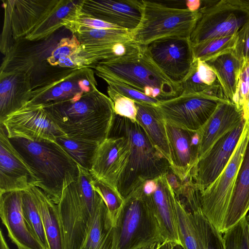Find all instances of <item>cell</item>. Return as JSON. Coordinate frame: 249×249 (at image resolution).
Instances as JSON below:
<instances>
[{
    "label": "cell",
    "instance_id": "6da1fadb",
    "mask_svg": "<svg viewBox=\"0 0 249 249\" xmlns=\"http://www.w3.org/2000/svg\"><path fill=\"white\" fill-rule=\"evenodd\" d=\"M43 106L66 136L99 144L109 137L116 115L112 100L97 89L75 101Z\"/></svg>",
    "mask_w": 249,
    "mask_h": 249
},
{
    "label": "cell",
    "instance_id": "7a4b0ae2",
    "mask_svg": "<svg viewBox=\"0 0 249 249\" xmlns=\"http://www.w3.org/2000/svg\"><path fill=\"white\" fill-rule=\"evenodd\" d=\"M9 139L36 175L35 186L57 204L64 189L77 180L78 164L56 141Z\"/></svg>",
    "mask_w": 249,
    "mask_h": 249
},
{
    "label": "cell",
    "instance_id": "3957f363",
    "mask_svg": "<svg viewBox=\"0 0 249 249\" xmlns=\"http://www.w3.org/2000/svg\"><path fill=\"white\" fill-rule=\"evenodd\" d=\"M117 136L125 137L129 146L127 162L117 184L125 198L145 180L166 174L170 164L137 122L116 115L109 137Z\"/></svg>",
    "mask_w": 249,
    "mask_h": 249
},
{
    "label": "cell",
    "instance_id": "277c9868",
    "mask_svg": "<svg viewBox=\"0 0 249 249\" xmlns=\"http://www.w3.org/2000/svg\"><path fill=\"white\" fill-rule=\"evenodd\" d=\"M78 167L77 180L64 189L57 204L64 249H80L97 209L104 201L92 185L90 171L79 165Z\"/></svg>",
    "mask_w": 249,
    "mask_h": 249
},
{
    "label": "cell",
    "instance_id": "5b68a950",
    "mask_svg": "<svg viewBox=\"0 0 249 249\" xmlns=\"http://www.w3.org/2000/svg\"><path fill=\"white\" fill-rule=\"evenodd\" d=\"M95 65L134 89L161 101L182 93L180 84L171 80L158 67L145 46L133 53Z\"/></svg>",
    "mask_w": 249,
    "mask_h": 249
},
{
    "label": "cell",
    "instance_id": "8992f818",
    "mask_svg": "<svg viewBox=\"0 0 249 249\" xmlns=\"http://www.w3.org/2000/svg\"><path fill=\"white\" fill-rule=\"evenodd\" d=\"M116 249H137L164 242L154 211L141 184L124 199L116 221Z\"/></svg>",
    "mask_w": 249,
    "mask_h": 249
},
{
    "label": "cell",
    "instance_id": "52a82bcc",
    "mask_svg": "<svg viewBox=\"0 0 249 249\" xmlns=\"http://www.w3.org/2000/svg\"><path fill=\"white\" fill-rule=\"evenodd\" d=\"M142 2L141 20L130 35L141 46L168 37H190L199 17V11L153 1L142 0Z\"/></svg>",
    "mask_w": 249,
    "mask_h": 249
},
{
    "label": "cell",
    "instance_id": "ba28073f",
    "mask_svg": "<svg viewBox=\"0 0 249 249\" xmlns=\"http://www.w3.org/2000/svg\"><path fill=\"white\" fill-rule=\"evenodd\" d=\"M190 39L193 44L236 34L249 22V0H203Z\"/></svg>",
    "mask_w": 249,
    "mask_h": 249
},
{
    "label": "cell",
    "instance_id": "9c48e42d",
    "mask_svg": "<svg viewBox=\"0 0 249 249\" xmlns=\"http://www.w3.org/2000/svg\"><path fill=\"white\" fill-rule=\"evenodd\" d=\"M220 91L181 94L162 101L157 106L166 123L183 129L197 131L212 115L219 103L228 101Z\"/></svg>",
    "mask_w": 249,
    "mask_h": 249
},
{
    "label": "cell",
    "instance_id": "30bf717a",
    "mask_svg": "<svg viewBox=\"0 0 249 249\" xmlns=\"http://www.w3.org/2000/svg\"><path fill=\"white\" fill-rule=\"evenodd\" d=\"M249 135V124L246 122L242 134L227 166L217 178L201 192L202 213L219 233Z\"/></svg>",
    "mask_w": 249,
    "mask_h": 249
},
{
    "label": "cell",
    "instance_id": "8fae6325",
    "mask_svg": "<svg viewBox=\"0 0 249 249\" xmlns=\"http://www.w3.org/2000/svg\"><path fill=\"white\" fill-rule=\"evenodd\" d=\"M145 46L158 67L171 80L180 84L194 62L190 37H168L156 40Z\"/></svg>",
    "mask_w": 249,
    "mask_h": 249
},
{
    "label": "cell",
    "instance_id": "7c38bea8",
    "mask_svg": "<svg viewBox=\"0 0 249 249\" xmlns=\"http://www.w3.org/2000/svg\"><path fill=\"white\" fill-rule=\"evenodd\" d=\"M0 124L9 138L56 141L57 138L66 136L42 105H26L7 116Z\"/></svg>",
    "mask_w": 249,
    "mask_h": 249
},
{
    "label": "cell",
    "instance_id": "4fadbf2b",
    "mask_svg": "<svg viewBox=\"0 0 249 249\" xmlns=\"http://www.w3.org/2000/svg\"><path fill=\"white\" fill-rule=\"evenodd\" d=\"M246 122L219 139L193 167L191 176L202 192L219 176L230 160L244 131Z\"/></svg>",
    "mask_w": 249,
    "mask_h": 249
},
{
    "label": "cell",
    "instance_id": "5bb4252c",
    "mask_svg": "<svg viewBox=\"0 0 249 249\" xmlns=\"http://www.w3.org/2000/svg\"><path fill=\"white\" fill-rule=\"evenodd\" d=\"M0 124V194L23 191L35 186L36 175L11 143L4 126Z\"/></svg>",
    "mask_w": 249,
    "mask_h": 249
},
{
    "label": "cell",
    "instance_id": "9a60e30c",
    "mask_svg": "<svg viewBox=\"0 0 249 249\" xmlns=\"http://www.w3.org/2000/svg\"><path fill=\"white\" fill-rule=\"evenodd\" d=\"M142 8V0H81L79 6L86 15L131 32L140 23Z\"/></svg>",
    "mask_w": 249,
    "mask_h": 249
},
{
    "label": "cell",
    "instance_id": "2e32d148",
    "mask_svg": "<svg viewBox=\"0 0 249 249\" xmlns=\"http://www.w3.org/2000/svg\"><path fill=\"white\" fill-rule=\"evenodd\" d=\"M129 146L123 136L109 137L98 146L90 170L93 178L117 189L128 160Z\"/></svg>",
    "mask_w": 249,
    "mask_h": 249
},
{
    "label": "cell",
    "instance_id": "e0dca14e",
    "mask_svg": "<svg viewBox=\"0 0 249 249\" xmlns=\"http://www.w3.org/2000/svg\"><path fill=\"white\" fill-rule=\"evenodd\" d=\"M0 216L11 242L18 249H45L30 230L22 209V191L0 194Z\"/></svg>",
    "mask_w": 249,
    "mask_h": 249
},
{
    "label": "cell",
    "instance_id": "ac0fdd59",
    "mask_svg": "<svg viewBox=\"0 0 249 249\" xmlns=\"http://www.w3.org/2000/svg\"><path fill=\"white\" fill-rule=\"evenodd\" d=\"M171 152L170 168L183 182L190 176L198 160L199 135L193 131L174 126L166 123Z\"/></svg>",
    "mask_w": 249,
    "mask_h": 249
},
{
    "label": "cell",
    "instance_id": "d6986e66",
    "mask_svg": "<svg viewBox=\"0 0 249 249\" xmlns=\"http://www.w3.org/2000/svg\"><path fill=\"white\" fill-rule=\"evenodd\" d=\"M155 179L156 186L154 191L148 195L142 194L154 211L164 242L181 246L176 213V195L168 182L166 174Z\"/></svg>",
    "mask_w": 249,
    "mask_h": 249
},
{
    "label": "cell",
    "instance_id": "ffe728a7",
    "mask_svg": "<svg viewBox=\"0 0 249 249\" xmlns=\"http://www.w3.org/2000/svg\"><path fill=\"white\" fill-rule=\"evenodd\" d=\"M31 75L23 70L0 72V123L26 106L33 91Z\"/></svg>",
    "mask_w": 249,
    "mask_h": 249
},
{
    "label": "cell",
    "instance_id": "44dd1931",
    "mask_svg": "<svg viewBox=\"0 0 249 249\" xmlns=\"http://www.w3.org/2000/svg\"><path fill=\"white\" fill-rule=\"evenodd\" d=\"M244 119L243 111L228 101L220 102L204 125L199 135L198 160L221 137L236 127Z\"/></svg>",
    "mask_w": 249,
    "mask_h": 249
},
{
    "label": "cell",
    "instance_id": "7402d4cb",
    "mask_svg": "<svg viewBox=\"0 0 249 249\" xmlns=\"http://www.w3.org/2000/svg\"><path fill=\"white\" fill-rule=\"evenodd\" d=\"M11 9L13 38L17 41L30 34L50 13L58 0H8Z\"/></svg>",
    "mask_w": 249,
    "mask_h": 249
},
{
    "label": "cell",
    "instance_id": "603a6c76",
    "mask_svg": "<svg viewBox=\"0 0 249 249\" xmlns=\"http://www.w3.org/2000/svg\"><path fill=\"white\" fill-rule=\"evenodd\" d=\"M249 210V135L220 233L223 234L237 224L246 216Z\"/></svg>",
    "mask_w": 249,
    "mask_h": 249
},
{
    "label": "cell",
    "instance_id": "cb8c5ba5",
    "mask_svg": "<svg viewBox=\"0 0 249 249\" xmlns=\"http://www.w3.org/2000/svg\"><path fill=\"white\" fill-rule=\"evenodd\" d=\"M136 122L142 127L154 146L172 164L166 122L157 106L136 102Z\"/></svg>",
    "mask_w": 249,
    "mask_h": 249
},
{
    "label": "cell",
    "instance_id": "d4e9b609",
    "mask_svg": "<svg viewBox=\"0 0 249 249\" xmlns=\"http://www.w3.org/2000/svg\"><path fill=\"white\" fill-rule=\"evenodd\" d=\"M115 224L104 201L97 209L91 225L80 249H116Z\"/></svg>",
    "mask_w": 249,
    "mask_h": 249
},
{
    "label": "cell",
    "instance_id": "484cf974",
    "mask_svg": "<svg viewBox=\"0 0 249 249\" xmlns=\"http://www.w3.org/2000/svg\"><path fill=\"white\" fill-rule=\"evenodd\" d=\"M32 189L42 220L48 249H64V236L57 204L38 187L33 186Z\"/></svg>",
    "mask_w": 249,
    "mask_h": 249
},
{
    "label": "cell",
    "instance_id": "4316f807",
    "mask_svg": "<svg viewBox=\"0 0 249 249\" xmlns=\"http://www.w3.org/2000/svg\"><path fill=\"white\" fill-rule=\"evenodd\" d=\"M141 47L133 40L111 44H81L77 60L80 68L89 67L102 61L133 53Z\"/></svg>",
    "mask_w": 249,
    "mask_h": 249
},
{
    "label": "cell",
    "instance_id": "83f0119b",
    "mask_svg": "<svg viewBox=\"0 0 249 249\" xmlns=\"http://www.w3.org/2000/svg\"><path fill=\"white\" fill-rule=\"evenodd\" d=\"M214 71L225 98L233 104L242 65L231 52L205 61Z\"/></svg>",
    "mask_w": 249,
    "mask_h": 249
},
{
    "label": "cell",
    "instance_id": "f1b7e54d",
    "mask_svg": "<svg viewBox=\"0 0 249 249\" xmlns=\"http://www.w3.org/2000/svg\"><path fill=\"white\" fill-rule=\"evenodd\" d=\"M80 0H58L47 17L25 38L34 41L50 36L63 26V20L77 10Z\"/></svg>",
    "mask_w": 249,
    "mask_h": 249
},
{
    "label": "cell",
    "instance_id": "f546056e",
    "mask_svg": "<svg viewBox=\"0 0 249 249\" xmlns=\"http://www.w3.org/2000/svg\"><path fill=\"white\" fill-rule=\"evenodd\" d=\"M94 73L89 67L73 69L62 77L60 86L71 100H78L84 93L97 89Z\"/></svg>",
    "mask_w": 249,
    "mask_h": 249
},
{
    "label": "cell",
    "instance_id": "4dcf8cb0",
    "mask_svg": "<svg viewBox=\"0 0 249 249\" xmlns=\"http://www.w3.org/2000/svg\"><path fill=\"white\" fill-rule=\"evenodd\" d=\"M56 141L79 165L90 171L93 157L100 144L66 136L57 138Z\"/></svg>",
    "mask_w": 249,
    "mask_h": 249
},
{
    "label": "cell",
    "instance_id": "1f68e13d",
    "mask_svg": "<svg viewBox=\"0 0 249 249\" xmlns=\"http://www.w3.org/2000/svg\"><path fill=\"white\" fill-rule=\"evenodd\" d=\"M22 209L24 218L31 232L44 248L48 249L42 220L32 187L22 191Z\"/></svg>",
    "mask_w": 249,
    "mask_h": 249
},
{
    "label": "cell",
    "instance_id": "d6a6232c",
    "mask_svg": "<svg viewBox=\"0 0 249 249\" xmlns=\"http://www.w3.org/2000/svg\"><path fill=\"white\" fill-rule=\"evenodd\" d=\"M237 33L232 36L208 39L193 44L194 61H207L224 53L231 52Z\"/></svg>",
    "mask_w": 249,
    "mask_h": 249
},
{
    "label": "cell",
    "instance_id": "836d02e7",
    "mask_svg": "<svg viewBox=\"0 0 249 249\" xmlns=\"http://www.w3.org/2000/svg\"><path fill=\"white\" fill-rule=\"evenodd\" d=\"M176 213L179 239L183 249H199L192 213L176 197Z\"/></svg>",
    "mask_w": 249,
    "mask_h": 249
},
{
    "label": "cell",
    "instance_id": "e575fe53",
    "mask_svg": "<svg viewBox=\"0 0 249 249\" xmlns=\"http://www.w3.org/2000/svg\"><path fill=\"white\" fill-rule=\"evenodd\" d=\"M192 214L199 249H225L222 234L209 222L202 211Z\"/></svg>",
    "mask_w": 249,
    "mask_h": 249
},
{
    "label": "cell",
    "instance_id": "d590c367",
    "mask_svg": "<svg viewBox=\"0 0 249 249\" xmlns=\"http://www.w3.org/2000/svg\"><path fill=\"white\" fill-rule=\"evenodd\" d=\"M74 35L81 44H111L132 40L130 31L120 28L88 30Z\"/></svg>",
    "mask_w": 249,
    "mask_h": 249
},
{
    "label": "cell",
    "instance_id": "8d00e7d4",
    "mask_svg": "<svg viewBox=\"0 0 249 249\" xmlns=\"http://www.w3.org/2000/svg\"><path fill=\"white\" fill-rule=\"evenodd\" d=\"M67 74L45 83L33 90L31 99L27 105H45L71 100L60 86L62 77Z\"/></svg>",
    "mask_w": 249,
    "mask_h": 249
},
{
    "label": "cell",
    "instance_id": "74e56055",
    "mask_svg": "<svg viewBox=\"0 0 249 249\" xmlns=\"http://www.w3.org/2000/svg\"><path fill=\"white\" fill-rule=\"evenodd\" d=\"M95 70V74L103 79L110 87L120 94L128 97L136 102L142 103L158 106L161 101L147 96L127 84L120 81L115 77L108 73L97 65L89 66Z\"/></svg>",
    "mask_w": 249,
    "mask_h": 249
},
{
    "label": "cell",
    "instance_id": "f35d334b",
    "mask_svg": "<svg viewBox=\"0 0 249 249\" xmlns=\"http://www.w3.org/2000/svg\"><path fill=\"white\" fill-rule=\"evenodd\" d=\"M79 4L77 10L63 21V26L73 35L88 30L120 28L112 24L84 14L79 11Z\"/></svg>",
    "mask_w": 249,
    "mask_h": 249
},
{
    "label": "cell",
    "instance_id": "ab89813d",
    "mask_svg": "<svg viewBox=\"0 0 249 249\" xmlns=\"http://www.w3.org/2000/svg\"><path fill=\"white\" fill-rule=\"evenodd\" d=\"M92 185L95 190L104 200L110 216L115 224L118 214L124 204V198L116 188L93 177Z\"/></svg>",
    "mask_w": 249,
    "mask_h": 249
},
{
    "label": "cell",
    "instance_id": "60d3db41",
    "mask_svg": "<svg viewBox=\"0 0 249 249\" xmlns=\"http://www.w3.org/2000/svg\"><path fill=\"white\" fill-rule=\"evenodd\" d=\"M222 237L225 249H249V232L246 216L226 231Z\"/></svg>",
    "mask_w": 249,
    "mask_h": 249
},
{
    "label": "cell",
    "instance_id": "b9f144b4",
    "mask_svg": "<svg viewBox=\"0 0 249 249\" xmlns=\"http://www.w3.org/2000/svg\"><path fill=\"white\" fill-rule=\"evenodd\" d=\"M182 93H196L203 92L216 91L221 90V86L217 80L213 86L205 84L198 75L197 61L195 60L191 69L180 83Z\"/></svg>",
    "mask_w": 249,
    "mask_h": 249
},
{
    "label": "cell",
    "instance_id": "7bdbcfd3",
    "mask_svg": "<svg viewBox=\"0 0 249 249\" xmlns=\"http://www.w3.org/2000/svg\"><path fill=\"white\" fill-rule=\"evenodd\" d=\"M107 92L113 103L115 115L136 122L137 108L135 101L120 94L109 86Z\"/></svg>",
    "mask_w": 249,
    "mask_h": 249
},
{
    "label": "cell",
    "instance_id": "ee69618b",
    "mask_svg": "<svg viewBox=\"0 0 249 249\" xmlns=\"http://www.w3.org/2000/svg\"><path fill=\"white\" fill-rule=\"evenodd\" d=\"M80 47L81 43L75 35H73L71 38H63L47 58L46 61L51 66L56 67V63L60 58L77 55L80 52Z\"/></svg>",
    "mask_w": 249,
    "mask_h": 249
},
{
    "label": "cell",
    "instance_id": "f6af8a7d",
    "mask_svg": "<svg viewBox=\"0 0 249 249\" xmlns=\"http://www.w3.org/2000/svg\"><path fill=\"white\" fill-rule=\"evenodd\" d=\"M249 100V59L242 63L238 81L233 104L243 111L244 107Z\"/></svg>",
    "mask_w": 249,
    "mask_h": 249
},
{
    "label": "cell",
    "instance_id": "bcb514c9",
    "mask_svg": "<svg viewBox=\"0 0 249 249\" xmlns=\"http://www.w3.org/2000/svg\"><path fill=\"white\" fill-rule=\"evenodd\" d=\"M4 9V21L0 37V50L2 53L6 55L13 47V40L11 20V9L8 0H2Z\"/></svg>",
    "mask_w": 249,
    "mask_h": 249
},
{
    "label": "cell",
    "instance_id": "7dc6e473",
    "mask_svg": "<svg viewBox=\"0 0 249 249\" xmlns=\"http://www.w3.org/2000/svg\"><path fill=\"white\" fill-rule=\"evenodd\" d=\"M231 53L240 61L249 59V22L237 32Z\"/></svg>",
    "mask_w": 249,
    "mask_h": 249
},
{
    "label": "cell",
    "instance_id": "c3c4849f",
    "mask_svg": "<svg viewBox=\"0 0 249 249\" xmlns=\"http://www.w3.org/2000/svg\"><path fill=\"white\" fill-rule=\"evenodd\" d=\"M197 61V69L199 77L208 86H213L216 81V75L212 68L205 62L199 59Z\"/></svg>",
    "mask_w": 249,
    "mask_h": 249
},
{
    "label": "cell",
    "instance_id": "681fc988",
    "mask_svg": "<svg viewBox=\"0 0 249 249\" xmlns=\"http://www.w3.org/2000/svg\"><path fill=\"white\" fill-rule=\"evenodd\" d=\"M166 176L168 182L172 187L176 197H179L183 189L182 182L171 168L166 172Z\"/></svg>",
    "mask_w": 249,
    "mask_h": 249
},
{
    "label": "cell",
    "instance_id": "f907efd6",
    "mask_svg": "<svg viewBox=\"0 0 249 249\" xmlns=\"http://www.w3.org/2000/svg\"><path fill=\"white\" fill-rule=\"evenodd\" d=\"M202 0H186V6L187 9L193 11H198L202 7Z\"/></svg>",
    "mask_w": 249,
    "mask_h": 249
},
{
    "label": "cell",
    "instance_id": "816d5d0a",
    "mask_svg": "<svg viewBox=\"0 0 249 249\" xmlns=\"http://www.w3.org/2000/svg\"><path fill=\"white\" fill-rule=\"evenodd\" d=\"M159 249H183L181 245H177L172 243L164 242L161 243Z\"/></svg>",
    "mask_w": 249,
    "mask_h": 249
},
{
    "label": "cell",
    "instance_id": "f5cc1de1",
    "mask_svg": "<svg viewBox=\"0 0 249 249\" xmlns=\"http://www.w3.org/2000/svg\"><path fill=\"white\" fill-rule=\"evenodd\" d=\"M243 118L245 122L249 124V100L243 108Z\"/></svg>",
    "mask_w": 249,
    "mask_h": 249
},
{
    "label": "cell",
    "instance_id": "db71d44e",
    "mask_svg": "<svg viewBox=\"0 0 249 249\" xmlns=\"http://www.w3.org/2000/svg\"><path fill=\"white\" fill-rule=\"evenodd\" d=\"M158 243H156L153 245L145 246L143 247H142L137 249H154L157 246Z\"/></svg>",
    "mask_w": 249,
    "mask_h": 249
},
{
    "label": "cell",
    "instance_id": "11a10c76",
    "mask_svg": "<svg viewBox=\"0 0 249 249\" xmlns=\"http://www.w3.org/2000/svg\"><path fill=\"white\" fill-rule=\"evenodd\" d=\"M246 219L248 225L249 232V214L246 216Z\"/></svg>",
    "mask_w": 249,
    "mask_h": 249
},
{
    "label": "cell",
    "instance_id": "9f6ffc18",
    "mask_svg": "<svg viewBox=\"0 0 249 249\" xmlns=\"http://www.w3.org/2000/svg\"><path fill=\"white\" fill-rule=\"evenodd\" d=\"M161 243H158V245H157V246L154 249H159L160 248V247L161 246Z\"/></svg>",
    "mask_w": 249,
    "mask_h": 249
}]
</instances>
